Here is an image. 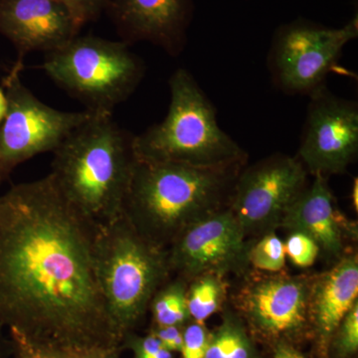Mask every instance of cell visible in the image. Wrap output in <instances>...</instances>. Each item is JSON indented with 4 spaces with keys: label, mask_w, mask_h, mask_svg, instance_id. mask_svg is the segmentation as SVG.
Listing matches in <instances>:
<instances>
[{
    "label": "cell",
    "mask_w": 358,
    "mask_h": 358,
    "mask_svg": "<svg viewBox=\"0 0 358 358\" xmlns=\"http://www.w3.org/2000/svg\"><path fill=\"white\" fill-rule=\"evenodd\" d=\"M7 109V98L4 88L0 87V124L6 117Z\"/></svg>",
    "instance_id": "obj_29"
},
{
    "label": "cell",
    "mask_w": 358,
    "mask_h": 358,
    "mask_svg": "<svg viewBox=\"0 0 358 358\" xmlns=\"http://www.w3.org/2000/svg\"><path fill=\"white\" fill-rule=\"evenodd\" d=\"M96 265L110 322L122 345L155 294L171 281L167 249L148 241L122 214L98 228Z\"/></svg>",
    "instance_id": "obj_5"
},
{
    "label": "cell",
    "mask_w": 358,
    "mask_h": 358,
    "mask_svg": "<svg viewBox=\"0 0 358 358\" xmlns=\"http://www.w3.org/2000/svg\"><path fill=\"white\" fill-rule=\"evenodd\" d=\"M358 258L343 256L329 272L312 279L308 313L322 345L334 336L357 303Z\"/></svg>",
    "instance_id": "obj_16"
},
{
    "label": "cell",
    "mask_w": 358,
    "mask_h": 358,
    "mask_svg": "<svg viewBox=\"0 0 358 358\" xmlns=\"http://www.w3.org/2000/svg\"><path fill=\"white\" fill-rule=\"evenodd\" d=\"M124 41L75 36L45 54L41 69L92 113L113 114L145 76V63Z\"/></svg>",
    "instance_id": "obj_6"
},
{
    "label": "cell",
    "mask_w": 358,
    "mask_h": 358,
    "mask_svg": "<svg viewBox=\"0 0 358 358\" xmlns=\"http://www.w3.org/2000/svg\"><path fill=\"white\" fill-rule=\"evenodd\" d=\"M298 159L308 173H343L358 152V107L326 88L310 95Z\"/></svg>",
    "instance_id": "obj_11"
},
{
    "label": "cell",
    "mask_w": 358,
    "mask_h": 358,
    "mask_svg": "<svg viewBox=\"0 0 358 358\" xmlns=\"http://www.w3.org/2000/svg\"><path fill=\"white\" fill-rule=\"evenodd\" d=\"M280 227L308 235L320 251L338 260L343 257L346 238L357 233L339 211L327 178L322 176H315L313 182L289 206Z\"/></svg>",
    "instance_id": "obj_15"
},
{
    "label": "cell",
    "mask_w": 358,
    "mask_h": 358,
    "mask_svg": "<svg viewBox=\"0 0 358 358\" xmlns=\"http://www.w3.org/2000/svg\"><path fill=\"white\" fill-rule=\"evenodd\" d=\"M133 134L113 114L92 113L53 154L50 176L64 199L96 227L124 212L136 162Z\"/></svg>",
    "instance_id": "obj_2"
},
{
    "label": "cell",
    "mask_w": 358,
    "mask_h": 358,
    "mask_svg": "<svg viewBox=\"0 0 358 358\" xmlns=\"http://www.w3.org/2000/svg\"><path fill=\"white\" fill-rule=\"evenodd\" d=\"M208 336L203 324L194 322L186 327L180 350L182 358H205Z\"/></svg>",
    "instance_id": "obj_26"
},
{
    "label": "cell",
    "mask_w": 358,
    "mask_h": 358,
    "mask_svg": "<svg viewBox=\"0 0 358 358\" xmlns=\"http://www.w3.org/2000/svg\"><path fill=\"white\" fill-rule=\"evenodd\" d=\"M122 345L133 350L134 358H173V352L167 350L152 334L143 338L129 334Z\"/></svg>",
    "instance_id": "obj_25"
},
{
    "label": "cell",
    "mask_w": 358,
    "mask_h": 358,
    "mask_svg": "<svg viewBox=\"0 0 358 358\" xmlns=\"http://www.w3.org/2000/svg\"><path fill=\"white\" fill-rule=\"evenodd\" d=\"M284 244L286 257L296 267H310L320 255L319 246L312 238L303 233L291 232Z\"/></svg>",
    "instance_id": "obj_21"
},
{
    "label": "cell",
    "mask_w": 358,
    "mask_h": 358,
    "mask_svg": "<svg viewBox=\"0 0 358 358\" xmlns=\"http://www.w3.org/2000/svg\"><path fill=\"white\" fill-rule=\"evenodd\" d=\"M308 171L298 157L277 154L242 169L229 208L246 237L273 232L308 187Z\"/></svg>",
    "instance_id": "obj_9"
},
{
    "label": "cell",
    "mask_w": 358,
    "mask_h": 358,
    "mask_svg": "<svg viewBox=\"0 0 358 358\" xmlns=\"http://www.w3.org/2000/svg\"><path fill=\"white\" fill-rule=\"evenodd\" d=\"M9 336L13 358H78L33 343L16 329H9Z\"/></svg>",
    "instance_id": "obj_22"
},
{
    "label": "cell",
    "mask_w": 358,
    "mask_h": 358,
    "mask_svg": "<svg viewBox=\"0 0 358 358\" xmlns=\"http://www.w3.org/2000/svg\"><path fill=\"white\" fill-rule=\"evenodd\" d=\"M357 36V15L341 28L301 18L280 26L268 58L275 87L287 94L312 95L324 86L341 51Z\"/></svg>",
    "instance_id": "obj_7"
},
{
    "label": "cell",
    "mask_w": 358,
    "mask_h": 358,
    "mask_svg": "<svg viewBox=\"0 0 358 358\" xmlns=\"http://www.w3.org/2000/svg\"><path fill=\"white\" fill-rule=\"evenodd\" d=\"M312 279L288 275L257 278L240 291L237 305L257 331L282 336L300 331L310 319Z\"/></svg>",
    "instance_id": "obj_12"
},
{
    "label": "cell",
    "mask_w": 358,
    "mask_h": 358,
    "mask_svg": "<svg viewBox=\"0 0 358 358\" xmlns=\"http://www.w3.org/2000/svg\"><path fill=\"white\" fill-rule=\"evenodd\" d=\"M246 239L229 206L223 207L188 226L169 245L171 274L187 282L205 274L242 272L249 265Z\"/></svg>",
    "instance_id": "obj_10"
},
{
    "label": "cell",
    "mask_w": 358,
    "mask_h": 358,
    "mask_svg": "<svg viewBox=\"0 0 358 358\" xmlns=\"http://www.w3.org/2000/svg\"><path fill=\"white\" fill-rule=\"evenodd\" d=\"M95 358H117V353H110V355H100V357H96Z\"/></svg>",
    "instance_id": "obj_32"
},
{
    "label": "cell",
    "mask_w": 358,
    "mask_h": 358,
    "mask_svg": "<svg viewBox=\"0 0 358 358\" xmlns=\"http://www.w3.org/2000/svg\"><path fill=\"white\" fill-rule=\"evenodd\" d=\"M338 352L346 357L357 352L358 348V301L346 313L338 329Z\"/></svg>",
    "instance_id": "obj_24"
},
{
    "label": "cell",
    "mask_w": 358,
    "mask_h": 358,
    "mask_svg": "<svg viewBox=\"0 0 358 358\" xmlns=\"http://www.w3.org/2000/svg\"><path fill=\"white\" fill-rule=\"evenodd\" d=\"M169 84L166 117L134 136L136 159L199 167L245 164L246 152L220 128L215 108L192 75L178 69Z\"/></svg>",
    "instance_id": "obj_4"
},
{
    "label": "cell",
    "mask_w": 358,
    "mask_h": 358,
    "mask_svg": "<svg viewBox=\"0 0 358 358\" xmlns=\"http://www.w3.org/2000/svg\"><path fill=\"white\" fill-rule=\"evenodd\" d=\"M205 358H253L251 343L234 317L227 315L222 326L208 336Z\"/></svg>",
    "instance_id": "obj_19"
},
{
    "label": "cell",
    "mask_w": 358,
    "mask_h": 358,
    "mask_svg": "<svg viewBox=\"0 0 358 358\" xmlns=\"http://www.w3.org/2000/svg\"><path fill=\"white\" fill-rule=\"evenodd\" d=\"M187 282L178 279L169 281L157 291L150 308L157 327H181L189 317L186 301Z\"/></svg>",
    "instance_id": "obj_18"
},
{
    "label": "cell",
    "mask_w": 358,
    "mask_h": 358,
    "mask_svg": "<svg viewBox=\"0 0 358 358\" xmlns=\"http://www.w3.org/2000/svg\"><path fill=\"white\" fill-rule=\"evenodd\" d=\"M67 9L80 28L98 20L107 8L109 0H56Z\"/></svg>",
    "instance_id": "obj_23"
},
{
    "label": "cell",
    "mask_w": 358,
    "mask_h": 358,
    "mask_svg": "<svg viewBox=\"0 0 358 358\" xmlns=\"http://www.w3.org/2000/svg\"><path fill=\"white\" fill-rule=\"evenodd\" d=\"M152 334H154L169 352H180L183 341V331H181L180 327H155Z\"/></svg>",
    "instance_id": "obj_27"
},
{
    "label": "cell",
    "mask_w": 358,
    "mask_h": 358,
    "mask_svg": "<svg viewBox=\"0 0 358 358\" xmlns=\"http://www.w3.org/2000/svg\"><path fill=\"white\" fill-rule=\"evenodd\" d=\"M98 228L50 173L0 197V327L78 358L119 353L96 273Z\"/></svg>",
    "instance_id": "obj_1"
},
{
    "label": "cell",
    "mask_w": 358,
    "mask_h": 358,
    "mask_svg": "<svg viewBox=\"0 0 358 358\" xmlns=\"http://www.w3.org/2000/svg\"><path fill=\"white\" fill-rule=\"evenodd\" d=\"M2 329H3V327H0V358H6L4 357L3 341H2Z\"/></svg>",
    "instance_id": "obj_31"
},
{
    "label": "cell",
    "mask_w": 358,
    "mask_h": 358,
    "mask_svg": "<svg viewBox=\"0 0 358 358\" xmlns=\"http://www.w3.org/2000/svg\"><path fill=\"white\" fill-rule=\"evenodd\" d=\"M244 164L199 167L138 159L122 214L148 241L167 249L188 226L229 205Z\"/></svg>",
    "instance_id": "obj_3"
},
{
    "label": "cell",
    "mask_w": 358,
    "mask_h": 358,
    "mask_svg": "<svg viewBox=\"0 0 358 358\" xmlns=\"http://www.w3.org/2000/svg\"><path fill=\"white\" fill-rule=\"evenodd\" d=\"M81 28L56 0H0V34L17 50L13 69L23 70L30 52L55 50L79 35Z\"/></svg>",
    "instance_id": "obj_14"
},
{
    "label": "cell",
    "mask_w": 358,
    "mask_h": 358,
    "mask_svg": "<svg viewBox=\"0 0 358 358\" xmlns=\"http://www.w3.org/2000/svg\"><path fill=\"white\" fill-rule=\"evenodd\" d=\"M274 358H306L299 352L298 350H294V348L288 345H280L275 350Z\"/></svg>",
    "instance_id": "obj_28"
},
{
    "label": "cell",
    "mask_w": 358,
    "mask_h": 358,
    "mask_svg": "<svg viewBox=\"0 0 358 358\" xmlns=\"http://www.w3.org/2000/svg\"><path fill=\"white\" fill-rule=\"evenodd\" d=\"M284 241L273 232L265 233L249 249V265L263 272L279 273L286 266Z\"/></svg>",
    "instance_id": "obj_20"
},
{
    "label": "cell",
    "mask_w": 358,
    "mask_h": 358,
    "mask_svg": "<svg viewBox=\"0 0 358 358\" xmlns=\"http://www.w3.org/2000/svg\"><path fill=\"white\" fill-rule=\"evenodd\" d=\"M109 14L124 43L147 41L178 56L185 48L192 0H109Z\"/></svg>",
    "instance_id": "obj_13"
},
{
    "label": "cell",
    "mask_w": 358,
    "mask_h": 358,
    "mask_svg": "<svg viewBox=\"0 0 358 358\" xmlns=\"http://www.w3.org/2000/svg\"><path fill=\"white\" fill-rule=\"evenodd\" d=\"M224 277L213 274L199 275L190 281L186 291V301L189 317L203 324L217 313L227 296Z\"/></svg>",
    "instance_id": "obj_17"
},
{
    "label": "cell",
    "mask_w": 358,
    "mask_h": 358,
    "mask_svg": "<svg viewBox=\"0 0 358 358\" xmlns=\"http://www.w3.org/2000/svg\"><path fill=\"white\" fill-rule=\"evenodd\" d=\"M357 192H358V180H357V178H355V180H353V185H352V200L353 208H355V210H357V211L358 209Z\"/></svg>",
    "instance_id": "obj_30"
},
{
    "label": "cell",
    "mask_w": 358,
    "mask_h": 358,
    "mask_svg": "<svg viewBox=\"0 0 358 358\" xmlns=\"http://www.w3.org/2000/svg\"><path fill=\"white\" fill-rule=\"evenodd\" d=\"M21 71H9L3 79L7 109L0 124V185L22 162L52 152L92 112H63L41 102L21 82Z\"/></svg>",
    "instance_id": "obj_8"
}]
</instances>
